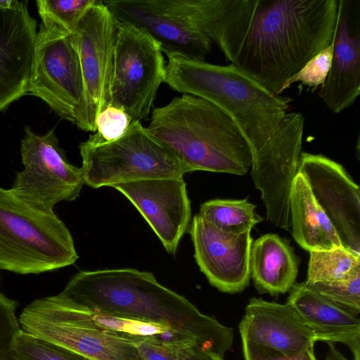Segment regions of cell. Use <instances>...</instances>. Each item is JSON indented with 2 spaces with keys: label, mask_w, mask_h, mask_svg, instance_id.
I'll return each mask as SVG.
<instances>
[{
  "label": "cell",
  "mask_w": 360,
  "mask_h": 360,
  "mask_svg": "<svg viewBox=\"0 0 360 360\" xmlns=\"http://www.w3.org/2000/svg\"><path fill=\"white\" fill-rule=\"evenodd\" d=\"M54 297L75 307L164 326L222 357L233 344L232 328L200 312L151 272L129 268L82 271Z\"/></svg>",
  "instance_id": "obj_1"
},
{
  "label": "cell",
  "mask_w": 360,
  "mask_h": 360,
  "mask_svg": "<svg viewBox=\"0 0 360 360\" xmlns=\"http://www.w3.org/2000/svg\"><path fill=\"white\" fill-rule=\"evenodd\" d=\"M338 0H255L231 63L269 92L333 41Z\"/></svg>",
  "instance_id": "obj_2"
},
{
  "label": "cell",
  "mask_w": 360,
  "mask_h": 360,
  "mask_svg": "<svg viewBox=\"0 0 360 360\" xmlns=\"http://www.w3.org/2000/svg\"><path fill=\"white\" fill-rule=\"evenodd\" d=\"M148 131L172 150L189 172L246 174L252 154L231 117L210 102L189 94L153 108Z\"/></svg>",
  "instance_id": "obj_3"
},
{
  "label": "cell",
  "mask_w": 360,
  "mask_h": 360,
  "mask_svg": "<svg viewBox=\"0 0 360 360\" xmlns=\"http://www.w3.org/2000/svg\"><path fill=\"white\" fill-rule=\"evenodd\" d=\"M165 83L183 94L214 104L235 122L252 158L288 113L292 98L275 95L232 63L214 65L182 56H167Z\"/></svg>",
  "instance_id": "obj_4"
},
{
  "label": "cell",
  "mask_w": 360,
  "mask_h": 360,
  "mask_svg": "<svg viewBox=\"0 0 360 360\" xmlns=\"http://www.w3.org/2000/svg\"><path fill=\"white\" fill-rule=\"evenodd\" d=\"M77 259L72 236L54 212L38 211L0 187V269L39 274Z\"/></svg>",
  "instance_id": "obj_5"
},
{
  "label": "cell",
  "mask_w": 360,
  "mask_h": 360,
  "mask_svg": "<svg viewBox=\"0 0 360 360\" xmlns=\"http://www.w3.org/2000/svg\"><path fill=\"white\" fill-rule=\"evenodd\" d=\"M85 184L94 188L141 179L184 176L186 165L139 121L118 139L96 132L79 145Z\"/></svg>",
  "instance_id": "obj_6"
},
{
  "label": "cell",
  "mask_w": 360,
  "mask_h": 360,
  "mask_svg": "<svg viewBox=\"0 0 360 360\" xmlns=\"http://www.w3.org/2000/svg\"><path fill=\"white\" fill-rule=\"evenodd\" d=\"M27 93L41 98L59 116L78 127L84 106V86L74 32L41 22Z\"/></svg>",
  "instance_id": "obj_7"
},
{
  "label": "cell",
  "mask_w": 360,
  "mask_h": 360,
  "mask_svg": "<svg viewBox=\"0 0 360 360\" xmlns=\"http://www.w3.org/2000/svg\"><path fill=\"white\" fill-rule=\"evenodd\" d=\"M20 154L24 169L16 173L12 193L30 207L52 213L61 201L79 197L85 184L82 167L72 165L60 147L53 129L43 135L25 127Z\"/></svg>",
  "instance_id": "obj_8"
},
{
  "label": "cell",
  "mask_w": 360,
  "mask_h": 360,
  "mask_svg": "<svg viewBox=\"0 0 360 360\" xmlns=\"http://www.w3.org/2000/svg\"><path fill=\"white\" fill-rule=\"evenodd\" d=\"M165 65L162 49L151 36L133 25L120 22L110 105L122 109L131 121L146 119L165 82Z\"/></svg>",
  "instance_id": "obj_9"
},
{
  "label": "cell",
  "mask_w": 360,
  "mask_h": 360,
  "mask_svg": "<svg viewBox=\"0 0 360 360\" xmlns=\"http://www.w3.org/2000/svg\"><path fill=\"white\" fill-rule=\"evenodd\" d=\"M120 23L103 1L95 0L73 32L84 86L83 111L77 127L83 131H96L97 116L110 104Z\"/></svg>",
  "instance_id": "obj_10"
},
{
  "label": "cell",
  "mask_w": 360,
  "mask_h": 360,
  "mask_svg": "<svg viewBox=\"0 0 360 360\" xmlns=\"http://www.w3.org/2000/svg\"><path fill=\"white\" fill-rule=\"evenodd\" d=\"M304 128L301 112H288L259 150L252 158L251 176L261 193L266 219L288 230L290 194L298 166Z\"/></svg>",
  "instance_id": "obj_11"
},
{
  "label": "cell",
  "mask_w": 360,
  "mask_h": 360,
  "mask_svg": "<svg viewBox=\"0 0 360 360\" xmlns=\"http://www.w3.org/2000/svg\"><path fill=\"white\" fill-rule=\"evenodd\" d=\"M186 0H105L122 23L143 30L167 56L179 55L203 61L212 41L193 20Z\"/></svg>",
  "instance_id": "obj_12"
},
{
  "label": "cell",
  "mask_w": 360,
  "mask_h": 360,
  "mask_svg": "<svg viewBox=\"0 0 360 360\" xmlns=\"http://www.w3.org/2000/svg\"><path fill=\"white\" fill-rule=\"evenodd\" d=\"M298 172L334 226L343 246L360 254V190L345 168L321 154L301 153Z\"/></svg>",
  "instance_id": "obj_13"
},
{
  "label": "cell",
  "mask_w": 360,
  "mask_h": 360,
  "mask_svg": "<svg viewBox=\"0 0 360 360\" xmlns=\"http://www.w3.org/2000/svg\"><path fill=\"white\" fill-rule=\"evenodd\" d=\"M183 177L141 179L112 186L134 205L171 255L176 253L191 218Z\"/></svg>",
  "instance_id": "obj_14"
},
{
  "label": "cell",
  "mask_w": 360,
  "mask_h": 360,
  "mask_svg": "<svg viewBox=\"0 0 360 360\" xmlns=\"http://www.w3.org/2000/svg\"><path fill=\"white\" fill-rule=\"evenodd\" d=\"M194 257L200 271L219 290L236 293L246 288L250 280V231L225 232L198 214L189 226Z\"/></svg>",
  "instance_id": "obj_15"
},
{
  "label": "cell",
  "mask_w": 360,
  "mask_h": 360,
  "mask_svg": "<svg viewBox=\"0 0 360 360\" xmlns=\"http://www.w3.org/2000/svg\"><path fill=\"white\" fill-rule=\"evenodd\" d=\"M37 33L27 1L0 0V111L27 94Z\"/></svg>",
  "instance_id": "obj_16"
},
{
  "label": "cell",
  "mask_w": 360,
  "mask_h": 360,
  "mask_svg": "<svg viewBox=\"0 0 360 360\" xmlns=\"http://www.w3.org/2000/svg\"><path fill=\"white\" fill-rule=\"evenodd\" d=\"M328 109L340 113L360 94V2L338 0L330 70L318 93Z\"/></svg>",
  "instance_id": "obj_17"
},
{
  "label": "cell",
  "mask_w": 360,
  "mask_h": 360,
  "mask_svg": "<svg viewBox=\"0 0 360 360\" xmlns=\"http://www.w3.org/2000/svg\"><path fill=\"white\" fill-rule=\"evenodd\" d=\"M239 330L242 340L273 348L290 358L314 349L316 338L288 303L252 297L245 307Z\"/></svg>",
  "instance_id": "obj_18"
},
{
  "label": "cell",
  "mask_w": 360,
  "mask_h": 360,
  "mask_svg": "<svg viewBox=\"0 0 360 360\" xmlns=\"http://www.w3.org/2000/svg\"><path fill=\"white\" fill-rule=\"evenodd\" d=\"M23 310L53 321L98 330L135 345L148 338L184 345L192 341L164 326L70 305L54 295L36 299Z\"/></svg>",
  "instance_id": "obj_19"
},
{
  "label": "cell",
  "mask_w": 360,
  "mask_h": 360,
  "mask_svg": "<svg viewBox=\"0 0 360 360\" xmlns=\"http://www.w3.org/2000/svg\"><path fill=\"white\" fill-rule=\"evenodd\" d=\"M21 329L92 360H142L135 344L106 333L46 319L22 309Z\"/></svg>",
  "instance_id": "obj_20"
},
{
  "label": "cell",
  "mask_w": 360,
  "mask_h": 360,
  "mask_svg": "<svg viewBox=\"0 0 360 360\" xmlns=\"http://www.w3.org/2000/svg\"><path fill=\"white\" fill-rule=\"evenodd\" d=\"M287 302L314 333L316 341L339 342L349 347L360 360V321L327 299L306 281L295 283Z\"/></svg>",
  "instance_id": "obj_21"
},
{
  "label": "cell",
  "mask_w": 360,
  "mask_h": 360,
  "mask_svg": "<svg viewBox=\"0 0 360 360\" xmlns=\"http://www.w3.org/2000/svg\"><path fill=\"white\" fill-rule=\"evenodd\" d=\"M289 205L292 235L300 247L308 252L345 248L307 181L299 172L292 181Z\"/></svg>",
  "instance_id": "obj_22"
},
{
  "label": "cell",
  "mask_w": 360,
  "mask_h": 360,
  "mask_svg": "<svg viewBox=\"0 0 360 360\" xmlns=\"http://www.w3.org/2000/svg\"><path fill=\"white\" fill-rule=\"evenodd\" d=\"M250 273L261 293L283 294L295 283L297 258L285 240L276 234L267 233L252 243Z\"/></svg>",
  "instance_id": "obj_23"
},
{
  "label": "cell",
  "mask_w": 360,
  "mask_h": 360,
  "mask_svg": "<svg viewBox=\"0 0 360 360\" xmlns=\"http://www.w3.org/2000/svg\"><path fill=\"white\" fill-rule=\"evenodd\" d=\"M255 208L247 199H214L202 203L198 214L225 232L241 234L263 220Z\"/></svg>",
  "instance_id": "obj_24"
},
{
  "label": "cell",
  "mask_w": 360,
  "mask_h": 360,
  "mask_svg": "<svg viewBox=\"0 0 360 360\" xmlns=\"http://www.w3.org/2000/svg\"><path fill=\"white\" fill-rule=\"evenodd\" d=\"M306 282L340 281L360 273V254L345 248L309 252Z\"/></svg>",
  "instance_id": "obj_25"
},
{
  "label": "cell",
  "mask_w": 360,
  "mask_h": 360,
  "mask_svg": "<svg viewBox=\"0 0 360 360\" xmlns=\"http://www.w3.org/2000/svg\"><path fill=\"white\" fill-rule=\"evenodd\" d=\"M12 350L17 360H92L22 329L14 339Z\"/></svg>",
  "instance_id": "obj_26"
},
{
  "label": "cell",
  "mask_w": 360,
  "mask_h": 360,
  "mask_svg": "<svg viewBox=\"0 0 360 360\" xmlns=\"http://www.w3.org/2000/svg\"><path fill=\"white\" fill-rule=\"evenodd\" d=\"M95 0H38L41 22L58 25L72 33L80 18Z\"/></svg>",
  "instance_id": "obj_27"
},
{
  "label": "cell",
  "mask_w": 360,
  "mask_h": 360,
  "mask_svg": "<svg viewBox=\"0 0 360 360\" xmlns=\"http://www.w3.org/2000/svg\"><path fill=\"white\" fill-rule=\"evenodd\" d=\"M307 283L321 295L354 315L357 316L359 313L360 273L345 281Z\"/></svg>",
  "instance_id": "obj_28"
},
{
  "label": "cell",
  "mask_w": 360,
  "mask_h": 360,
  "mask_svg": "<svg viewBox=\"0 0 360 360\" xmlns=\"http://www.w3.org/2000/svg\"><path fill=\"white\" fill-rule=\"evenodd\" d=\"M333 48V41L309 60L297 73L288 79L281 87L279 95L296 82H300L302 88L305 87L312 92L323 86L330 70Z\"/></svg>",
  "instance_id": "obj_29"
},
{
  "label": "cell",
  "mask_w": 360,
  "mask_h": 360,
  "mask_svg": "<svg viewBox=\"0 0 360 360\" xmlns=\"http://www.w3.org/2000/svg\"><path fill=\"white\" fill-rule=\"evenodd\" d=\"M18 305L17 301L0 293V360H17L12 347L21 329L15 314Z\"/></svg>",
  "instance_id": "obj_30"
},
{
  "label": "cell",
  "mask_w": 360,
  "mask_h": 360,
  "mask_svg": "<svg viewBox=\"0 0 360 360\" xmlns=\"http://www.w3.org/2000/svg\"><path fill=\"white\" fill-rule=\"evenodd\" d=\"M131 122L122 109L109 105L97 116L96 131L105 141H114L124 134Z\"/></svg>",
  "instance_id": "obj_31"
},
{
  "label": "cell",
  "mask_w": 360,
  "mask_h": 360,
  "mask_svg": "<svg viewBox=\"0 0 360 360\" xmlns=\"http://www.w3.org/2000/svg\"><path fill=\"white\" fill-rule=\"evenodd\" d=\"M136 346L142 360H179V349L184 345L148 338Z\"/></svg>",
  "instance_id": "obj_32"
},
{
  "label": "cell",
  "mask_w": 360,
  "mask_h": 360,
  "mask_svg": "<svg viewBox=\"0 0 360 360\" xmlns=\"http://www.w3.org/2000/svg\"><path fill=\"white\" fill-rule=\"evenodd\" d=\"M243 350L245 360H316L314 349L302 356L290 358L273 348L243 340Z\"/></svg>",
  "instance_id": "obj_33"
},
{
  "label": "cell",
  "mask_w": 360,
  "mask_h": 360,
  "mask_svg": "<svg viewBox=\"0 0 360 360\" xmlns=\"http://www.w3.org/2000/svg\"><path fill=\"white\" fill-rule=\"evenodd\" d=\"M179 360H224V357L197 345H187L180 348Z\"/></svg>",
  "instance_id": "obj_34"
},
{
  "label": "cell",
  "mask_w": 360,
  "mask_h": 360,
  "mask_svg": "<svg viewBox=\"0 0 360 360\" xmlns=\"http://www.w3.org/2000/svg\"><path fill=\"white\" fill-rule=\"evenodd\" d=\"M328 350L326 360H347V359L336 349L334 342H328Z\"/></svg>",
  "instance_id": "obj_35"
}]
</instances>
